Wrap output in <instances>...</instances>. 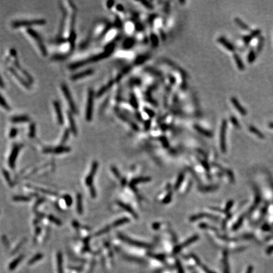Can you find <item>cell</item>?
Listing matches in <instances>:
<instances>
[{
    "instance_id": "cell-1",
    "label": "cell",
    "mask_w": 273,
    "mask_h": 273,
    "mask_svg": "<svg viewBox=\"0 0 273 273\" xmlns=\"http://www.w3.org/2000/svg\"><path fill=\"white\" fill-rule=\"evenodd\" d=\"M114 46H114V44H111L110 45V46L107 47V50L104 51V52L102 53L98 54V55H96V56H95V57L90 58L86 59V60L75 63L72 64V65H70V68L71 69H76V68H79V67H82V66L85 65V64L89 63L97 62V61L100 60V59H101L105 58L108 57V56L110 55V54L112 52H113V49H114Z\"/></svg>"
},
{
    "instance_id": "cell-2",
    "label": "cell",
    "mask_w": 273,
    "mask_h": 273,
    "mask_svg": "<svg viewBox=\"0 0 273 273\" xmlns=\"http://www.w3.org/2000/svg\"><path fill=\"white\" fill-rule=\"evenodd\" d=\"M46 23V21L44 19H36L32 20H20L15 21L12 23V27L14 28H18L21 27H28L32 25H44Z\"/></svg>"
},
{
    "instance_id": "cell-3",
    "label": "cell",
    "mask_w": 273,
    "mask_h": 273,
    "mask_svg": "<svg viewBox=\"0 0 273 273\" xmlns=\"http://www.w3.org/2000/svg\"><path fill=\"white\" fill-rule=\"evenodd\" d=\"M93 106H94V92L92 90H89L88 93L86 111V118L89 121H91L92 118Z\"/></svg>"
},
{
    "instance_id": "cell-4",
    "label": "cell",
    "mask_w": 273,
    "mask_h": 273,
    "mask_svg": "<svg viewBox=\"0 0 273 273\" xmlns=\"http://www.w3.org/2000/svg\"><path fill=\"white\" fill-rule=\"evenodd\" d=\"M27 33L35 40V41H36L38 47H39V49L41 50V53L43 54V55L46 56V54H47L46 48H45L44 45L43 44V41H42L41 37H40L39 35L38 34V33L36 32V31H34L33 29H27Z\"/></svg>"
},
{
    "instance_id": "cell-5",
    "label": "cell",
    "mask_w": 273,
    "mask_h": 273,
    "mask_svg": "<svg viewBox=\"0 0 273 273\" xmlns=\"http://www.w3.org/2000/svg\"><path fill=\"white\" fill-rule=\"evenodd\" d=\"M62 89L63 93L64 94V96H65V99L67 100L69 106H70V109H71L72 112L77 114L78 113V110L77 109L76 106H75V104L74 103V101H73V98L72 97V95L71 94H70L68 87H67V85L63 84L62 86Z\"/></svg>"
},
{
    "instance_id": "cell-6",
    "label": "cell",
    "mask_w": 273,
    "mask_h": 273,
    "mask_svg": "<svg viewBox=\"0 0 273 273\" xmlns=\"http://www.w3.org/2000/svg\"><path fill=\"white\" fill-rule=\"evenodd\" d=\"M227 128V121L226 120H223L221 127L220 132V145L221 150L223 152H226V131Z\"/></svg>"
},
{
    "instance_id": "cell-7",
    "label": "cell",
    "mask_w": 273,
    "mask_h": 273,
    "mask_svg": "<svg viewBox=\"0 0 273 273\" xmlns=\"http://www.w3.org/2000/svg\"><path fill=\"white\" fill-rule=\"evenodd\" d=\"M21 148V146L19 145H15L13 148L11 154L10 156L8 159V164L9 166L12 169H13L15 166V161L17 160V156L19 153Z\"/></svg>"
},
{
    "instance_id": "cell-8",
    "label": "cell",
    "mask_w": 273,
    "mask_h": 273,
    "mask_svg": "<svg viewBox=\"0 0 273 273\" xmlns=\"http://www.w3.org/2000/svg\"><path fill=\"white\" fill-rule=\"evenodd\" d=\"M71 150V149L68 147H65V146H58V147H55V148H50V147H47L44 149V152L45 153H53L56 154H59L67 153L69 152Z\"/></svg>"
},
{
    "instance_id": "cell-9",
    "label": "cell",
    "mask_w": 273,
    "mask_h": 273,
    "mask_svg": "<svg viewBox=\"0 0 273 273\" xmlns=\"http://www.w3.org/2000/svg\"><path fill=\"white\" fill-rule=\"evenodd\" d=\"M98 168V163L97 161H94V163H92V168H91V172L88 176H87L86 178V184L88 187H91L92 186V182H93V179H94V175L96 174V171H97Z\"/></svg>"
},
{
    "instance_id": "cell-10",
    "label": "cell",
    "mask_w": 273,
    "mask_h": 273,
    "mask_svg": "<svg viewBox=\"0 0 273 273\" xmlns=\"http://www.w3.org/2000/svg\"><path fill=\"white\" fill-rule=\"evenodd\" d=\"M53 106L54 110H55V113L57 114L58 122L59 125H63V123L64 122V119L63 116L62 107L60 106V104H59V103L57 101H54L53 102Z\"/></svg>"
},
{
    "instance_id": "cell-11",
    "label": "cell",
    "mask_w": 273,
    "mask_h": 273,
    "mask_svg": "<svg viewBox=\"0 0 273 273\" xmlns=\"http://www.w3.org/2000/svg\"><path fill=\"white\" fill-rule=\"evenodd\" d=\"M119 237H120V239H121L122 240L125 241V242H126L127 243L131 244V245H135V246H137V247H149L150 246H149V245H147V244L146 243H141V242H136V241H134L133 240H131V239L128 238V237H126L125 236L123 235V234H118Z\"/></svg>"
},
{
    "instance_id": "cell-12",
    "label": "cell",
    "mask_w": 273,
    "mask_h": 273,
    "mask_svg": "<svg viewBox=\"0 0 273 273\" xmlns=\"http://www.w3.org/2000/svg\"><path fill=\"white\" fill-rule=\"evenodd\" d=\"M231 102H232V103L233 104L234 107L237 109V110L241 114V115H247V110H245V109L244 108L243 106H242V104L239 102L237 98L234 97H232V98H231Z\"/></svg>"
},
{
    "instance_id": "cell-13",
    "label": "cell",
    "mask_w": 273,
    "mask_h": 273,
    "mask_svg": "<svg viewBox=\"0 0 273 273\" xmlns=\"http://www.w3.org/2000/svg\"><path fill=\"white\" fill-rule=\"evenodd\" d=\"M218 41L221 44H222L226 49H227L229 51H232V52H233L235 50V48L233 45L230 42L228 41L226 38H224V37H220L218 38Z\"/></svg>"
},
{
    "instance_id": "cell-14",
    "label": "cell",
    "mask_w": 273,
    "mask_h": 273,
    "mask_svg": "<svg viewBox=\"0 0 273 273\" xmlns=\"http://www.w3.org/2000/svg\"><path fill=\"white\" fill-rule=\"evenodd\" d=\"M93 73H94V70H92V69H88V70H84V71L79 72V73H76V74L73 75L71 77V78L73 80H78L80 79V78L86 77L89 76V75H92Z\"/></svg>"
},
{
    "instance_id": "cell-15",
    "label": "cell",
    "mask_w": 273,
    "mask_h": 273,
    "mask_svg": "<svg viewBox=\"0 0 273 273\" xmlns=\"http://www.w3.org/2000/svg\"><path fill=\"white\" fill-rule=\"evenodd\" d=\"M198 238H199L198 236H197V235L194 236V237H192V238H191L189 239V240H188L187 241H186L185 242H184V243H183V244L178 245V247H176L175 249L174 250V253H178V252L180 251V250L182 249V248H183V247H186V246H188V245H190V244L192 243H193V242H195V241L197 240V239H198Z\"/></svg>"
},
{
    "instance_id": "cell-16",
    "label": "cell",
    "mask_w": 273,
    "mask_h": 273,
    "mask_svg": "<svg viewBox=\"0 0 273 273\" xmlns=\"http://www.w3.org/2000/svg\"><path fill=\"white\" fill-rule=\"evenodd\" d=\"M30 118L26 115H21V116H15L11 118L10 120L13 123H26L30 121Z\"/></svg>"
},
{
    "instance_id": "cell-17",
    "label": "cell",
    "mask_w": 273,
    "mask_h": 273,
    "mask_svg": "<svg viewBox=\"0 0 273 273\" xmlns=\"http://www.w3.org/2000/svg\"><path fill=\"white\" fill-rule=\"evenodd\" d=\"M67 116H68V119L69 121V125H70V130L72 133H73V135H76L77 134V129L76 125H75L74 119H73V116H72V113L70 112H68L67 113Z\"/></svg>"
},
{
    "instance_id": "cell-18",
    "label": "cell",
    "mask_w": 273,
    "mask_h": 273,
    "mask_svg": "<svg viewBox=\"0 0 273 273\" xmlns=\"http://www.w3.org/2000/svg\"><path fill=\"white\" fill-rule=\"evenodd\" d=\"M23 257H24L23 255H20V256H18V257H17V258H15V260H13V261L11 262V264L9 265V266H8L9 270L10 271L14 270V269H15V268L18 266V265L20 264L21 262H22V260H23Z\"/></svg>"
},
{
    "instance_id": "cell-19",
    "label": "cell",
    "mask_w": 273,
    "mask_h": 273,
    "mask_svg": "<svg viewBox=\"0 0 273 273\" xmlns=\"http://www.w3.org/2000/svg\"><path fill=\"white\" fill-rule=\"evenodd\" d=\"M233 58L234 59V62H235L236 64H237L238 68L240 70H242V71L245 70V65H244L243 61L242 60L241 58L239 57L238 54L234 53L233 54Z\"/></svg>"
},
{
    "instance_id": "cell-20",
    "label": "cell",
    "mask_w": 273,
    "mask_h": 273,
    "mask_svg": "<svg viewBox=\"0 0 273 273\" xmlns=\"http://www.w3.org/2000/svg\"><path fill=\"white\" fill-rule=\"evenodd\" d=\"M77 210L79 214H82L83 213V204H82V197L80 194L77 195Z\"/></svg>"
},
{
    "instance_id": "cell-21",
    "label": "cell",
    "mask_w": 273,
    "mask_h": 273,
    "mask_svg": "<svg viewBox=\"0 0 273 273\" xmlns=\"http://www.w3.org/2000/svg\"><path fill=\"white\" fill-rule=\"evenodd\" d=\"M10 71L11 73H12V74L14 76H15V77L17 78V79H18V80H19V82H21V83H22V84L23 85L24 87H26V88H29V83H27V82H25V80L23 79V78L21 77L20 75H19L18 73H17V72H15V70H14L13 68H10Z\"/></svg>"
},
{
    "instance_id": "cell-22",
    "label": "cell",
    "mask_w": 273,
    "mask_h": 273,
    "mask_svg": "<svg viewBox=\"0 0 273 273\" xmlns=\"http://www.w3.org/2000/svg\"><path fill=\"white\" fill-rule=\"evenodd\" d=\"M58 262V273H63V257L61 252H58L57 254Z\"/></svg>"
},
{
    "instance_id": "cell-23",
    "label": "cell",
    "mask_w": 273,
    "mask_h": 273,
    "mask_svg": "<svg viewBox=\"0 0 273 273\" xmlns=\"http://www.w3.org/2000/svg\"><path fill=\"white\" fill-rule=\"evenodd\" d=\"M194 128H195V129L196 130H197V131H199L200 134H202L203 135H204L205 136H208V137H211V136H213V134H212L211 131H208V130H206L204 129V128H201L200 126H199V125H195V126H194Z\"/></svg>"
},
{
    "instance_id": "cell-24",
    "label": "cell",
    "mask_w": 273,
    "mask_h": 273,
    "mask_svg": "<svg viewBox=\"0 0 273 273\" xmlns=\"http://www.w3.org/2000/svg\"><path fill=\"white\" fill-rule=\"evenodd\" d=\"M234 22H235V23H237L239 27H241L242 29H244V30H249L250 29L249 26H248V25H247L246 23H245L243 20H241L240 18H238V17H237V18H234Z\"/></svg>"
},
{
    "instance_id": "cell-25",
    "label": "cell",
    "mask_w": 273,
    "mask_h": 273,
    "mask_svg": "<svg viewBox=\"0 0 273 273\" xmlns=\"http://www.w3.org/2000/svg\"><path fill=\"white\" fill-rule=\"evenodd\" d=\"M249 130L252 133H253V134L256 135L257 136H258V137L261 138V139H263V138H264V135L262 133L261 131L259 130H258L257 128H255L254 126H250L249 127Z\"/></svg>"
},
{
    "instance_id": "cell-26",
    "label": "cell",
    "mask_w": 273,
    "mask_h": 273,
    "mask_svg": "<svg viewBox=\"0 0 273 273\" xmlns=\"http://www.w3.org/2000/svg\"><path fill=\"white\" fill-rule=\"evenodd\" d=\"M43 257V254H42V253H37V254L34 255V256L33 257L31 258V259L29 260V261L28 262V264L32 265L34 264H35L36 262L39 261L41 259H42Z\"/></svg>"
},
{
    "instance_id": "cell-27",
    "label": "cell",
    "mask_w": 273,
    "mask_h": 273,
    "mask_svg": "<svg viewBox=\"0 0 273 273\" xmlns=\"http://www.w3.org/2000/svg\"><path fill=\"white\" fill-rule=\"evenodd\" d=\"M255 58H256V53L255 51L253 49H251L250 52L248 53V56H247V62L249 63H252L255 61Z\"/></svg>"
},
{
    "instance_id": "cell-28",
    "label": "cell",
    "mask_w": 273,
    "mask_h": 273,
    "mask_svg": "<svg viewBox=\"0 0 273 273\" xmlns=\"http://www.w3.org/2000/svg\"><path fill=\"white\" fill-rule=\"evenodd\" d=\"M30 199H30V197L22 195L15 196V197H13V200L17 202H27L30 200Z\"/></svg>"
},
{
    "instance_id": "cell-29",
    "label": "cell",
    "mask_w": 273,
    "mask_h": 273,
    "mask_svg": "<svg viewBox=\"0 0 273 273\" xmlns=\"http://www.w3.org/2000/svg\"><path fill=\"white\" fill-rule=\"evenodd\" d=\"M264 37L261 36L259 37V39H258L257 46V53H260L263 47H264Z\"/></svg>"
},
{
    "instance_id": "cell-30",
    "label": "cell",
    "mask_w": 273,
    "mask_h": 273,
    "mask_svg": "<svg viewBox=\"0 0 273 273\" xmlns=\"http://www.w3.org/2000/svg\"><path fill=\"white\" fill-rule=\"evenodd\" d=\"M150 180V178H136V179H134V180L131 181V186H132L133 187H134V185L135 184L139 183L141 182H146V181H148Z\"/></svg>"
},
{
    "instance_id": "cell-31",
    "label": "cell",
    "mask_w": 273,
    "mask_h": 273,
    "mask_svg": "<svg viewBox=\"0 0 273 273\" xmlns=\"http://www.w3.org/2000/svg\"><path fill=\"white\" fill-rule=\"evenodd\" d=\"M112 85H113V82H110L109 83L107 86H104V87H103L101 88V89L99 91V92H98L97 96H98V97H99V96L102 95V94H103L104 93L106 92V91H107V90L110 89Z\"/></svg>"
},
{
    "instance_id": "cell-32",
    "label": "cell",
    "mask_w": 273,
    "mask_h": 273,
    "mask_svg": "<svg viewBox=\"0 0 273 273\" xmlns=\"http://www.w3.org/2000/svg\"><path fill=\"white\" fill-rule=\"evenodd\" d=\"M0 105L2 106L3 108H4L5 110H10V107L8 105V104L6 102V101L4 98L3 97V96L0 94Z\"/></svg>"
},
{
    "instance_id": "cell-33",
    "label": "cell",
    "mask_w": 273,
    "mask_h": 273,
    "mask_svg": "<svg viewBox=\"0 0 273 273\" xmlns=\"http://www.w3.org/2000/svg\"><path fill=\"white\" fill-rule=\"evenodd\" d=\"M128 221H129V220H128V219H126V218H123V219H119V220H118V221H115V222L113 224L112 226H113V227H116V226H118L122 225V224H125V223H126L127 222H128Z\"/></svg>"
},
{
    "instance_id": "cell-34",
    "label": "cell",
    "mask_w": 273,
    "mask_h": 273,
    "mask_svg": "<svg viewBox=\"0 0 273 273\" xmlns=\"http://www.w3.org/2000/svg\"><path fill=\"white\" fill-rule=\"evenodd\" d=\"M3 175H4V178H5L6 181L8 182V183L10 185L12 186V185H13L12 181V180H11L10 176V174L8 173V172L6 170H3Z\"/></svg>"
},
{
    "instance_id": "cell-35",
    "label": "cell",
    "mask_w": 273,
    "mask_h": 273,
    "mask_svg": "<svg viewBox=\"0 0 273 273\" xmlns=\"http://www.w3.org/2000/svg\"><path fill=\"white\" fill-rule=\"evenodd\" d=\"M35 135H36V126H35V125L34 124V123H32V124L30 125L29 136L31 138H34Z\"/></svg>"
},
{
    "instance_id": "cell-36",
    "label": "cell",
    "mask_w": 273,
    "mask_h": 273,
    "mask_svg": "<svg viewBox=\"0 0 273 273\" xmlns=\"http://www.w3.org/2000/svg\"><path fill=\"white\" fill-rule=\"evenodd\" d=\"M48 219L50 220L51 222L54 223V224H57V225L59 226L62 224V222L60 221V220L58 219L57 218H55L54 216H52V215H49V216H48Z\"/></svg>"
},
{
    "instance_id": "cell-37",
    "label": "cell",
    "mask_w": 273,
    "mask_h": 273,
    "mask_svg": "<svg viewBox=\"0 0 273 273\" xmlns=\"http://www.w3.org/2000/svg\"><path fill=\"white\" fill-rule=\"evenodd\" d=\"M261 29H255V30H252L251 32H250V35L253 38H255V37H257L259 36L260 35H261Z\"/></svg>"
},
{
    "instance_id": "cell-38",
    "label": "cell",
    "mask_w": 273,
    "mask_h": 273,
    "mask_svg": "<svg viewBox=\"0 0 273 273\" xmlns=\"http://www.w3.org/2000/svg\"><path fill=\"white\" fill-rule=\"evenodd\" d=\"M230 121L232 123V124L234 125L235 127L237 128H240V124L239 123L238 120H237V118H235L234 116H232L230 117Z\"/></svg>"
},
{
    "instance_id": "cell-39",
    "label": "cell",
    "mask_w": 273,
    "mask_h": 273,
    "mask_svg": "<svg viewBox=\"0 0 273 273\" xmlns=\"http://www.w3.org/2000/svg\"><path fill=\"white\" fill-rule=\"evenodd\" d=\"M63 199L65 200V202L68 206H70L72 204V197L69 195H64Z\"/></svg>"
},
{
    "instance_id": "cell-40",
    "label": "cell",
    "mask_w": 273,
    "mask_h": 273,
    "mask_svg": "<svg viewBox=\"0 0 273 273\" xmlns=\"http://www.w3.org/2000/svg\"><path fill=\"white\" fill-rule=\"evenodd\" d=\"M69 135H70V131H69V130H68V129L65 130V132H64L63 136V138L62 139V144H64V143H65L66 142H67V140H68V137H69Z\"/></svg>"
},
{
    "instance_id": "cell-41",
    "label": "cell",
    "mask_w": 273,
    "mask_h": 273,
    "mask_svg": "<svg viewBox=\"0 0 273 273\" xmlns=\"http://www.w3.org/2000/svg\"><path fill=\"white\" fill-rule=\"evenodd\" d=\"M150 39H151V42L154 46H157V44H158V39H157L156 35L154 34H152L151 36H150Z\"/></svg>"
},
{
    "instance_id": "cell-42",
    "label": "cell",
    "mask_w": 273,
    "mask_h": 273,
    "mask_svg": "<svg viewBox=\"0 0 273 273\" xmlns=\"http://www.w3.org/2000/svg\"><path fill=\"white\" fill-rule=\"evenodd\" d=\"M147 58H148L147 55H144V56H142V57H139L137 59H136V62H135L136 64L140 65V64L142 63H144V62H145V60L146 59H147Z\"/></svg>"
},
{
    "instance_id": "cell-43",
    "label": "cell",
    "mask_w": 273,
    "mask_h": 273,
    "mask_svg": "<svg viewBox=\"0 0 273 273\" xmlns=\"http://www.w3.org/2000/svg\"><path fill=\"white\" fill-rule=\"evenodd\" d=\"M130 103L131 105L133 106V107L134 108H137L138 107V103L137 101H136V99L135 97V96L132 95L131 97V100H130Z\"/></svg>"
},
{
    "instance_id": "cell-44",
    "label": "cell",
    "mask_w": 273,
    "mask_h": 273,
    "mask_svg": "<svg viewBox=\"0 0 273 273\" xmlns=\"http://www.w3.org/2000/svg\"><path fill=\"white\" fill-rule=\"evenodd\" d=\"M253 38L250 35H246V36H243V42L245 43V44L248 45L249 43L251 42L252 39Z\"/></svg>"
},
{
    "instance_id": "cell-45",
    "label": "cell",
    "mask_w": 273,
    "mask_h": 273,
    "mask_svg": "<svg viewBox=\"0 0 273 273\" xmlns=\"http://www.w3.org/2000/svg\"><path fill=\"white\" fill-rule=\"evenodd\" d=\"M17 134H18V130H17V128H13L11 129L10 132V134H9V136H10V137L13 139V138H15V136H17Z\"/></svg>"
},
{
    "instance_id": "cell-46",
    "label": "cell",
    "mask_w": 273,
    "mask_h": 273,
    "mask_svg": "<svg viewBox=\"0 0 273 273\" xmlns=\"http://www.w3.org/2000/svg\"><path fill=\"white\" fill-rule=\"evenodd\" d=\"M134 40L131 39H128L127 41H126V42L124 44V47L125 48H130L131 46H132V45L134 44Z\"/></svg>"
},
{
    "instance_id": "cell-47",
    "label": "cell",
    "mask_w": 273,
    "mask_h": 273,
    "mask_svg": "<svg viewBox=\"0 0 273 273\" xmlns=\"http://www.w3.org/2000/svg\"><path fill=\"white\" fill-rule=\"evenodd\" d=\"M119 205H120V206H121V207H122V208H124L125 210H127V211H129V212H130V213H131V214H132L133 215H134V216H136V215L134 214V211H133V210H132V209H130V208H129V207H128V206H127V205H126L123 204V203H119Z\"/></svg>"
},
{
    "instance_id": "cell-48",
    "label": "cell",
    "mask_w": 273,
    "mask_h": 273,
    "mask_svg": "<svg viewBox=\"0 0 273 273\" xmlns=\"http://www.w3.org/2000/svg\"><path fill=\"white\" fill-rule=\"evenodd\" d=\"M183 178H184L183 174H181L179 176V178H178V180H177V182H176V185H175L176 189H178V187H179L181 183L182 182L183 180Z\"/></svg>"
},
{
    "instance_id": "cell-49",
    "label": "cell",
    "mask_w": 273,
    "mask_h": 273,
    "mask_svg": "<svg viewBox=\"0 0 273 273\" xmlns=\"http://www.w3.org/2000/svg\"><path fill=\"white\" fill-rule=\"evenodd\" d=\"M110 228H111L110 226H107V227L103 229H102V230L99 231V232H98L97 234H96V235H97V236L98 235H101V234H102L105 233H106L107 232H108V231L110 229Z\"/></svg>"
},
{
    "instance_id": "cell-50",
    "label": "cell",
    "mask_w": 273,
    "mask_h": 273,
    "mask_svg": "<svg viewBox=\"0 0 273 273\" xmlns=\"http://www.w3.org/2000/svg\"><path fill=\"white\" fill-rule=\"evenodd\" d=\"M90 192H91V195L93 197V198H95L96 196V191L93 185L92 186V187H90Z\"/></svg>"
},
{
    "instance_id": "cell-51",
    "label": "cell",
    "mask_w": 273,
    "mask_h": 273,
    "mask_svg": "<svg viewBox=\"0 0 273 273\" xmlns=\"http://www.w3.org/2000/svg\"><path fill=\"white\" fill-rule=\"evenodd\" d=\"M143 4H144V6H145L148 9H152V8H153V6H152V4H150V3L148 2V1H142L141 2Z\"/></svg>"
},
{
    "instance_id": "cell-52",
    "label": "cell",
    "mask_w": 273,
    "mask_h": 273,
    "mask_svg": "<svg viewBox=\"0 0 273 273\" xmlns=\"http://www.w3.org/2000/svg\"><path fill=\"white\" fill-rule=\"evenodd\" d=\"M24 242H25V240H23V241H22V242H20V243L18 244V246H17V247H16V248H15V250H13V253H15V252H17V251H18V250L19 249H20V247H22V245H23V244L24 243Z\"/></svg>"
},
{
    "instance_id": "cell-53",
    "label": "cell",
    "mask_w": 273,
    "mask_h": 273,
    "mask_svg": "<svg viewBox=\"0 0 273 273\" xmlns=\"http://www.w3.org/2000/svg\"><path fill=\"white\" fill-rule=\"evenodd\" d=\"M161 141H162V143H163L164 146L165 147H168V141H167V140H166V138L162 137L161 138Z\"/></svg>"
},
{
    "instance_id": "cell-54",
    "label": "cell",
    "mask_w": 273,
    "mask_h": 273,
    "mask_svg": "<svg viewBox=\"0 0 273 273\" xmlns=\"http://www.w3.org/2000/svg\"><path fill=\"white\" fill-rule=\"evenodd\" d=\"M112 170H113V172L114 174L115 175V176H116V177L119 178V176H120V175H119V173L118 171V170H117V169L116 168H115V167H112Z\"/></svg>"
},
{
    "instance_id": "cell-55",
    "label": "cell",
    "mask_w": 273,
    "mask_h": 273,
    "mask_svg": "<svg viewBox=\"0 0 273 273\" xmlns=\"http://www.w3.org/2000/svg\"><path fill=\"white\" fill-rule=\"evenodd\" d=\"M145 111L146 113H147V114H148V115H149V116H151V117H152V116H154V113H153V112H152V111H151V110H149V109H148V108H147V109H145Z\"/></svg>"
},
{
    "instance_id": "cell-56",
    "label": "cell",
    "mask_w": 273,
    "mask_h": 273,
    "mask_svg": "<svg viewBox=\"0 0 273 273\" xmlns=\"http://www.w3.org/2000/svg\"><path fill=\"white\" fill-rule=\"evenodd\" d=\"M114 3H115V1H107V6L109 8H111L113 7Z\"/></svg>"
},
{
    "instance_id": "cell-57",
    "label": "cell",
    "mask_w": 273,
    "mask_h": 273,
    "mask_svg": "<svg viewBox=\"0 0 273 273\" xmlns=\"http://www.w3.org/2000/svg\"><path fill=\"white\" fill-rule=\"evenodd\" d=\"M2 240H3V243H4V245H5V246H6V247L8 246L9 243H8V240H7V238H6V237H3V238H2Z\"/></svg>"
},
{
    "instance_id": "cell-58",
    "label": "cell",
    "mask_w": 273,
    "mask_h": 273,
    "mask_svg": "<svg viewBox=\"0 0 273 273\" xmlns=\"http://www.w3.org/2000/svg\"><path fill=\"white\" fill-rule=\"evenodd\" d=\"M233 205V202H228V204L227 206H226V211H228V210L230 209L231 207H232V205Z\"/></svg>"
},
{
    "instance_id": "cell-59",
    "label": "cell",
    "mask_w": 273,
    "mask_h": 273,
    "mask_svg": "<svg viewBox=\"0 0 273 273\" xmlns=\"http://www.w3.org/2000/svg\"><path fill=\"white\" fill-rule=\"evenodd\" d=\"M4 83H3V78L1 77V75H0V87L3 88L4 87Z\"/></svg>"
},
{
    "instance_id": "cell-60",
    "label": "cell",
    "mask_w": 273,
    "mask_h": 273,
    "mask_svg": "<svg viewBox=\"0 0 273 273\" xmlns=\"http://www.w3.org/2000/svg\"><path fill=\"white\" fill-rule=\"evenodd\" d=\"M178 269H179V273H183V271L182 268H181V266L179 262H178Z\"/></svg>"
},
{
    "instance_id": "cell-61",
    "label": "cell",
    "mask_w": 273,
    "mask_h": 273,
    "mask_svg": "<svg viewBox=\"0 0 273 273\" xmlns=\"http://www.w3.org/2000/svg\"><path fill=\"white\" fill-rule=\"evenodd\" d=\"M117 9L118 10V11H120V12H122L123 11V7L121 4H118V6H116Z\"/></svg>"
},
{
    "instance_id": "cell-62",
    "label": "cell",
    "mask_w": 273,
    "mask_h": 273,
    "mask_svg": "<svg viewBox=\"0 0 273 273\" xmlns=\"http://www.w3.org/2000/svg\"><path fill=\"white\" fill-rule=\"evenodd\" d=\"M268 125H269V128H272V129H273V122H270V123H269V124H268Z\"/></svg>"
},
{
    "instance_id": "cell-63",
    "label": "cell",
    "mask_w": 273,
    "mask_h": 273,
    "mask_svg": "<svg viewBox=\"0 0 273 273\" xmlns=\"http://www.w3.org/2000/svg\"><path fill=\"white\" fill-rule=\"evenodd\" d=\"M73 224H74V226H75V228H78V223L77 222V221H76V222H74V223H73Z\"/></svg>"
}]
</instances>
